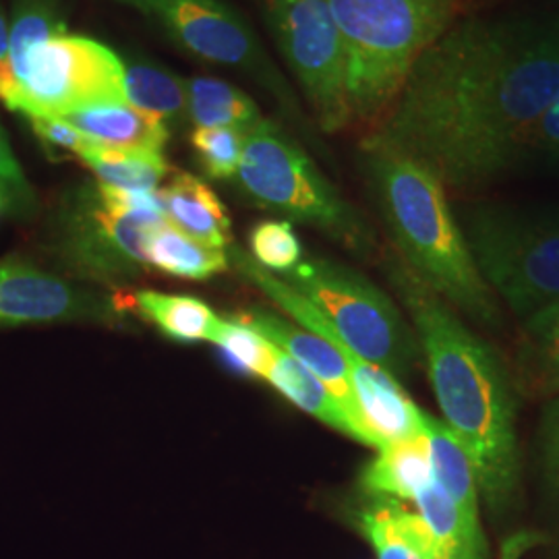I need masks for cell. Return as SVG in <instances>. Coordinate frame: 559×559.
<instances>
[{
    "label": "cell",
    "mask_w": 559,
    "mask_h": 559,
    "mask_svg": "<svg viewBox=\"0 0 559 559\" xmlns=\"http://www.w3.org/2000/svg\"><path fill=\"white\" fill-rule=\"evenodd\" d=\"M558 96L559 13L462 15L367 138L425 164L448 191L471 193L533 158Z\"/></svg>",
    "instance_id": "obj_1"
},
{
    "label": "cell",
    "mask_w": 559,
    "mask_h": 559,
    "mask_svg": "<svg viewBox=\"0 0 559 559\" xmlns=\"http://www.w3.org/2000/svg\"><path fill=\"white\" fill-rule=\"evenodd\" d=\"M388 274L419 340L441 423L473 462L480 500L503 516L520 489L519 415L508 371L459 311L396 255H390Z\"/></svg>",
    "instance_id": "obj_2"
},
{
    "label": "cell",
    "mask_w": 559,
    "mask_h": 559,
    "mask_svg": "<svg viewBox=\"0 0 559 559\" xmlns=\"http://www.w3.org/2000/svg\"><path fill=\"white\" fill-rule=\"evenodd\" d=\"M359 164L394 255L459 313L500 325V302L480 276L440 177L371 138L360 141Z\"/></svg>",
    "instance_id": "obj_3"
},
{
    "label": "cell",
    "mask_w": 559,
    "mask_h": 559,
    "mask_svg": "<svg viewBox=\"0 0 559 559\" xmlns=\"http://www.w3.org/2000/svg\"><path fill=\"white\" fill-rule=\"evenodd\" d=\"M338 27L353 124L369 131L423 52L462 17L460 0H325Z\"/></svg>",
    "instance_id": "obj_4"
},
{
    "label": "cell",
    "mask_w": 559,
    "mask_h": 559,
    "mask_svg": "<svg viewBox=\"0 0 559 559\" xmlns=\"http://www.w3.org/2000/svg\"><path fill=\"white\" fill-rule=\"evenodd\" d=\"M237 180L261 207L320 230L360 258L376 253L378 240L359 210L276 122L265 120L247 131Z\"/></svg>",
    "instance_id": "obj_5"
},
{
    "label": "cell",
    "mask_w": 559,
    "mask_h": 559,
    "mask_svg": "<svg viewBox=\"0 0 559 559\" xmlns=\"http://www.w3.org/2000/svg\"><path fill=\"white\" fill-rule=\"evenodd\" d=\"M459 221L480 276L520 321L559 302V203H475Z\"/></svg>",
    "instance_id": "obj_6"
},
{
    "label": "cell",
    "mask_w": 559,
    "mask_h": 559,
    "mask_svg": "<svg viewBox=\"0 0 559 559\" xmlns=\"http://www.w3.org/2000/svg\"><path fill=\"white\" fill-rule=\"evenodd\" d=\"M318 307L344 348L378 365L396 380L419 367L420 346L411 321L392 299L357 270L338 261L309 258L280 276Z\"/></svg>",
    "instance_id": "obj_7"
},
{
    "label": "cell",
    "mask_w": 559,
    "mask_h": 559,
    "mask_svg": "<svg viewBox=\"0 0 559 559\" xmlns=\"http://www.w3.org/2000/svg\"><path fill=\"white\" fill-rule=\"evenodd\" d=\"M145 20L195 59L233 69L255 81L278 104L282 117L309 141L318 129L297 90L267 55L251 23L224 0H115Z\"/></svg>",
    "instance_id": "obj_8"
},
{
    "label": "cell",
    "mask_w": 559,
    "mask_h": 559,
    "mask_svg": "<svg viewBox=\"0 0 559 559\" xmlns=\"http://www.w3.org/2000/svg\"><path fill=\"white\" fill-rule=\"evenodd\" d=\"M13 112L57 117L127 104L124 62L106 44L64 34L34 48L15 78Z\"/></svg>",
    "instance_id": "obj_9"
},
{
    "label": "cell",
    "mask_w": 559,
    "mask_h": 559,
    "mask_svg": "<svg viewBox=\"0 0 559 559\" xmlns=\"http://www.w3.org/2000/svg\"><path fill=\"white\" fill-rule=\"evenodd\" d=\"M260 7L316 129L338 133L350 127L344 46L328 2L260 0Z\"/></svg>",
    "instance_id": "obj_10"
},
{
    "label": "cell",
    "mask_w": 559,
    "mask_h": 559,
    "mask_svg": "<svg viewBox=\"0 0 559 559\" xmlns=\"http://www.w3.org/2000/svg\"><path fill=\"white\" fill-rule=\"evenodd\" d=\"M156 226L110 207L98 185H83L55 216L52 253L80 278L119 284L145 272V240Z\"/></svg>",
    "instance_id": "obj_11"
},
{
    "label": "cell",
    "mask_w": 559,
    "mask_h": 559,
    "mask_svg": "<svg viewBox=\"0 0 559 559\" xmlns=\"http://www.w3.org/2000/svg\"><path fill=\"white\" fill-rule=\"evenodd\" d=\"M119 311L110 299L46 272L20 255L0 261V330L117 320Z\"/></svg>",
    "instance_id": "obj_12"
},
{
    "label": "cell",
    "mask_w": 559,
    "mask_h": 559,
    "mask_svg": "<svg viewBox=\"0 0 559 559\" xmlns=\"http://www.w3.org/2000/svg\"><path fill=\"white\" fill-rule=\"evenodd\" d=\"M233 321L270 340L274 346H278L280 350H284L288 357L297 360L307 371H311L332 392V396L338 400L344 415L348 417L355 429V440L373 448L357 413L353 385H350V365L340 348L318 334L305 330L299 323L282 320L278 316L261 309L240 311Z\"/></svg>",
    "instance_id": "obj_13"
},
{
    "label": "cell",
    "mask_w": 559,
    "mask_h": 559,
    "mask_svg": "<svg viewBox=\"0 0 559 559\" xmlns=\"http://www.w3.org/2000/svg\"><path fill=\"white\" fill-rule=\"evenodd\" d=\"M346 359L350 365L357 413L376 450L423 433L425 413L408 399L394 376L378 365L359 359L350 350L346 353Z\"/></svg>",
    "instance_id": "obj_14"
},
{
    "label": "cell",
    "mask_w": 559,
    "mask_h": 559,
    "mask_svg": "<svg viewBox=\"0 0 559 559\" xmlns=\"http://www.w3.org/2000/svg\"><path fill=\"white\" fill-rule=\"evenodd\" d=\"M357 526L378 559H440L429 526L406 501L369 496L357 514Z\"/></svg>",
    "instance_id": "obj_15"
},
{
    "label": "cell",
    "mask_w": 559,
    "mask_h": 559,
    "mask_svg": "<svg viewBox=\"0 0 559 559\" xmlns=\"http://www.w3.org/2000/svg\"><path fill=\"white\" fill-rule=\"evenodd\" d=\"M166 221L207 247H233L230 216L214 189L189 173H177L160 191Z\"/></svg>",
    "instance_id": "obj_16"
},
{
    "label": "cell",
    "mask_w": 559,
    "mask_h": 559,
    "mask_svg": "<svg viewBox=\"0 0 559 559\" xmlns=\"http://www.w3.org/2000/svg\"><path fill=\"white\" fill-rule=\"evenodd\" d=\"M362 489L369 496L413 501L433 483V464L425 431L394 441L378 450L376 460L362 473Z\"/></svg>",
    "instance_id": "obj_17"
},
{
    "label": "cell",
    "mask_w": 559,
    "mask_h": 559,
    "mask_svg": "<svg viewBox=\"0 0 559 559\" xmlns=\"http://www.w3.org/2000/svg\"><path fill=\"white\" fill-rule=\"evenodd\" d=\"M516 376L520 385L537 399L559 392V302L520 323L516 340Z\"/></svg>",
    "instance_id": "obj_18"
},
{
    "label": "cell",
    "mask_w": 559,
    "mask_h": 559,
    "mask_svg": "<svg viewBox=\"0 0 559 559\" xmlns=\"http://www.w3.org/2000/svg\"><path fill=\"white\" fill-rule=\"evenodd\" d=\"M64 119L87 138L108 147L164 152L170 140V127L164 120L131 104L94 108Z\"/></svg>",
    "instance_id": "obj_19"
},
{
    "label": "cell",
    "mask_w": 559,
    "mask_h": 559,
    "mask_svg": "<svg viewBox=\"0 0 559 559\" xmlns=\"http://www.w3.org/2000/svg\"><path fill=\"white\" fill-rule=\"evenodd\" d=\"M145 258L147 265H154L168 276L185 280L212 278L230 265L226 251L182 235L168 221L152 228L147 235Z\"/></svg>",
    "instance_id": "obj_20"
},
{
    "label": "cell",
    "mask_w": 559,
    "mask_h": 559,
    "mask_svg": "<svg viewBox=\"0 0 559 559\" xmlns=\"http://www.w3.org/2000/svg\"><path fill=\"white\" fill-rule=\"evenodd\" d=\"M187 104L189 122H193V127H233L251 131L267 120L249 94L216 78L187 80Z\"/></svg>",
    "instance_id": "obj_21"
},
{
    "label": "cell",
    "mask_w": 559,
    "mask_h": 559,
    "mask_svg": "<svg viewBox=\"0 0 559 559\" xmlns=\"http://www.w3.org/2000/svg\"><path fill=\"white\" fill-rule=\"evenodd\" d=\"M127 104L170 124L189 120L187 80L147 60L124 62Z\"/></svg>",
    "instance_id": "obj_22"
},
{
    "label": "cell",
    "mask_w": 559,
    "mask_h": 559,
    "mask_svg": "<svg viewBox=\"0 0 559 559\" xmlns=\"http://www.w3.org/2000/svg\"><path fill=\"white\" fill-rule=\"evenodd\" d=\"M265 380L270 381L284 399L299 406L300 411L355 440V429L344 415L338 400L332 396V392L311 371H307L284 350H280L278 346Z\"/></svg>",
    "instance_id": "obj_23"
},
{
    "label": "cell",
    "mask_w": 559,
    "mask_h": 559,
    "mask_svg": "<svg viewBox=\"0 0 559 559\" xmlns=\"http://www.w3.org/2000/svg\"><path fill=\"white\" fill-rule=\"evenodd\" d=\"M80 160L94 173L96 182L127 191H158L170 173L164 154L152 150H122L98 143L81 154Z\"/></svg>",
    "instance_id": "obj_24"
},
{
    "label": "cell",
    "mask_w": 559,
    "mask_h": 559,
    "mask_svg": "<svg viewBox=\"0 0 559 559\" xmlns=\"http://www.w3.org/2000/svg\"><path fill=\"white\" fill-rule=\"evenodd\" d=\"M133 300L141 316L156 323L170 338L212 342L221 323V318L205 302L193 297L141 290Z\"/></svg>",
    "instance_id": "obj_25"
},
{
    "label": "cell",
    "mask_w": 559,
    "mask_h": 559,
    "mask_svg": "<svg viewBox=\"0 0 559 559\" xmlns=\"http://www.w3.org/2000/svg\"><path fill=\"white\" fill-rule=\"evenodd\" d=\"M64 34V0H13L9 15V62L13 78H17L23 60L34 48Z\"/></svg>",
    "instance_id": "obj_26"
},
{
    "label": "cell",
    "mask_w": 559,
    "mask_h": 559,
    "mask_svg": "<svg viewBox=\"0 0 559 559\" xmlns=\"http://www.w3.org/2000/svg\"><path fill=\"white\" fill-rule=\"evenodd\" d=\"M189 141L203 173L210 179L228 180L237 177L247 131L233 127H195Z\"/></svg>",
    "instance_id": "obj_27"
},
{
    "label": "cell",
    "mask_w": 559,
    "mask_h": 559,
    "mask_svg": "<svg viewBox=\"0 0 559 559\" xmlns=\"http://www.w3.org/2000/svg\"><path fill=\"white\" fill-rule=\"evenodd\" d=\"M251 260L267 272L286 276L302 261V245L288 221H265L253 226L249 235Z\"/></svg>",
    "instance_id": "obj_28"
},
{
    "label": "cell",
    "mask_w": 559,
    "mask_h": 559,
    "mask_svg": "<svg viewBox=\"0 0 559 559\" xmlns=\"http://www.w3.org/2000/svg\"><path fill=\"white\" fill-rule=\"evenodd\" d=\"M212 342L218 344L224 355L242 371L263 380L267 378L276 355V346L270 340L233 320H221Z\"/></svg>",
    "instance_id": "obj_29"
},
{
    "label": "cell",
    "mask_w": 559,
    "mask_h": 559,
    "mask_svg": "<svg viewBox=\"0 0 559 559\" xmlns=\"http://www.w3.org/2000/svg\"><path fill=\"white\" fill-rule=\"evenodd\" d=\"M539 468L543 489L559 510V392L547 399L540 415Z\"/></svg>",
    "instance_id": "obj_30"
},
{
    "label": "cell",
    "mask_w": 559,
    "mask_h": 559,
    "mask_svg": "<svg viewBox=\"0 0 559 559\" xmlns=\"http://www.w3.org/2000/svg\"><path fill=\"white\" fill-rule=\"evenodd\" d=\"M0 195L11 214L27 216L36 207L34 189L25 179L2 127H0Z\"/></svg>",
    "instance_id": "obj_31"
},
{
    "label": "cell",
    "mask_w": 559,
    "mask_h": 559,
    "mask_svg": "<svg viewBox=\"0 0 559 559\" xmlns=\"http://www.w3.org/2000/svg\"><path fill=\"white\" fill-rule=\"evenodd\" d=\"M34 135L48 147L57 152H69L80 158L87 150L98 145V141L87 138L81 133L78 127H73L67 119H57V117H32L27 119Z\"/></svg>",
    "instance_id": "obj_32"
},
{
    "label": "cell",
    "mask_w": 559,
    "mask_h": 559,
    "mask_svg": "<svg viewBox=\"0 0 559 559\" xmlns=\"http://www.w3.org/2000/svg\"><path fill=\"white\" fill-rule=\"evenodd\" d=\"M533 158L559 168V96L540 119L533 143Z\"/></svg>",
    "instance_id": "obj_33"
},
{
    "label": "cell",
    "mask_w": 559,
    "mask_h": 559,
    "mask_svg": "<svg viewBox=\"0 0 559 559\" xmlns=\"http://www.w3.org/2000/svg\"><path fill=\"white\" fill-rule=\"evenodd\" d=\"M15 96H17V87H15V78L9 62V17L4 15V9L0 4V102L9 110H13Z\"/></svg>",
    "instance_id": "obj_34"
},
{
    "label": "cell",
    "mask_w": 559,
    "mask_h": 559,
    "mask_svg": "<svg viewBox=\"0 0 559 559\" xmlns=\"http://www.w3.org/2000/svg\"><path fill=\"white\" fill-rule=\"evenodd\" d=\"M540 543L535 533H516L501 545L500 559H522Z\"/></svg>",
    "instance_id": "obj_35"
},
{
    "label": "cell",
    "mask_w": 559,
    "mask_h": 559,
    "mask_svg": "<svg viewBox=\"0 0 559 559\" xmlns=\"http://www.w3.org/2000/svg\"><path fill=\"white\" fill-rule=\"evenodd\" d=\"M460 2H462V9H464V13H471V11H475L477 7L485 4V2H489V0H460Z\"/></svg>",
    "instance_id": "obj_36"
},
{
    "label": "cell",
    "mask_w": 559,
    "mask_h": 559,
    "mask_svg": "<svg viewBox=\"0 0 559 559\" xmlns=\"http://www.w3.org/2000/svg\"><path fill=\"white\" fill-rule=\"evenodd\" d=\"M4 212H9V207H7V203H4L2 195H0V214H4Z\"/></svg>",
    "instance_id": "obj_37"
}]
</instances>
